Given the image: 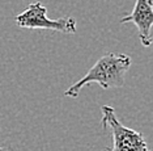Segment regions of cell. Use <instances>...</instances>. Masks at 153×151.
<instances>
[{"label":"cell","mask_w":153,"mask_h":151,"mask_svg":"<svg viewBox=\"0 0 153 151\" xmlns=\"http://www.w3.org/2000/svg\"><path fill=\"white\" fill-rule=\"evenodd\" d=\"M0 151H13L11 147H3V146H0Z\"/></svg>","instance_id":"cell-5"},{"label":"cell","mask_w":153,"mask_h":151,"mask_svg":"<svg viewBox=\"0 0 153 151\" xmlns=\"http://www.w3.org/2000/svg\"><path fill=\"white\" fill-rule=\"evenodd\" d=\"M132 23L139 32V40L144 47L152 45L151 29L153 26V2L152 0H136L132 12L127 16L120 17V24Z\"/></svg>","instance_id":"cell-4"},{"label":"cell","mask_w":153,"mask_h":151,"mask_svg":"<svg viewBox=\"0 0 153 151\" xmlns=\"http://www.w3.org/2000/svg\"><path fill=\"white\" fill-rule=\"evenodd\" d=\"M102 118L101 125L103 130H110L113 137V146L111 149H106V151H152L148 149L147 142L141 133L122 125L117 118L114 108L109 105L101 107Z\"/></svg>","instance_id":"cell-2"},{"label":"cell","mask_w":153,"mask_h":151,"mask_svg":"<svg viewBox=\"0 0 153 151\" xmlns=\"http://www.w3.org/2000/svg\"><path fill=\"white\" fill-rule=\"evenodd\" d=\"M131 58L126 54L107 53L94 63L93 67H90L84 78H81L65 91L64 96L77 97L81 88L90 83H97L103 89L120 88L124 86L126 74L131 67Z\"/></svg>","instance_id":"cell-1"},{"label":"cell","mask_w":153,"mask_h":151,"mask_svg":"<svg viewBox=\"0 0 153 151\" xmlns=\"http://www.w3.org/2000/svg\"><path fill=\"white\" fill-rule=\"evenodd\" d=\"M15 20L17 25L24 29H47L67 34L76 33V20L74 17L50 19L47 17V8L39 2L29 4L22 13L15 17Z\"/></svg>","instance_id":"cell-3"}]
</instances>
